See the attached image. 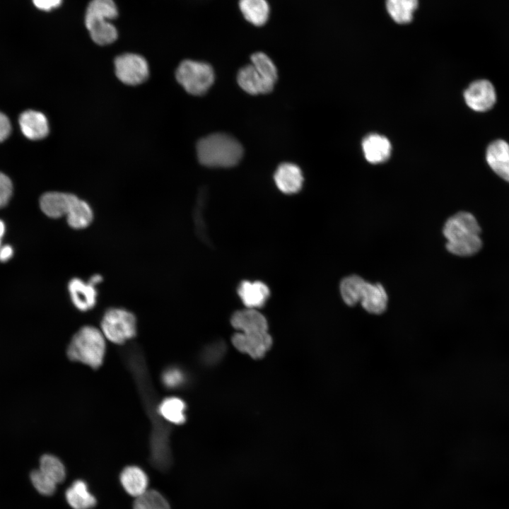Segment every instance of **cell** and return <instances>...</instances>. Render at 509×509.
Masks as SVG:
<instances>
[{
    "mask_svg": "<svg viewBox=\"0 0 509 509\" xmlns=\"http://www.w3.org/2000/svg\"><path fill=\"white\" fill-rule=\"evenodd\" d=\"M274 180L278 189L287 194L298 192L304 180L301 169L291 163H281L274 172Z\"/></svg>",
    "mask_w": 509,
    "mask_h": 509,
    "instance_id": "obj_9",
    "label": "cell"
},
{
    "mask_svg": "<svg viewBox=\"0 0 509 509\" xmlns=\"http://www.w3.org/2000/svg\"><path fill=\"white\" fill-rule=\"evenodd\" d=\"M13 251L11 246L6 245L0 248V261L6 262L10 259L13 255Z\"/></svg>",
    "mask_w": 509,
    "mask_h": 509,
    "instance_id": "obj_36",
    "label": "cell"
},
{
    "mask_svg": "<svg viewBox=\"0 0 509 509\" xmlns=\"http://www.w3.org/2000/svg\"><path fill=\"white\" fill-rule=\"evenodd\" d=\"M93 216L90 205L78 197L66 215V219L71 228L82 229L90 225Z\"/></svg>",
    "mask_w": 509,
    "mask_h": 509,
    "instance_id": "obj_24",
    "label": "cell"
},
{
    "mask_svg": "<svg viewBox=\"0 0 509 509\" xmlns=\"http://www.w3.org/2000/svg\"><path fill=\"white\" fill-rule=\"evenodd\" d=\"M5 233V224L4 223L0 220V238L4 235Z\"/></svg>",
    "mask_w": 509,
    "mask_h": 509,
    "instance_id": "obj_38",
    "label": "cell"
},
{
    "mask_svg": "<svg viewBox=\"0 0 509 509\" xmlns=\"http://www.w3.org/2000/svg\"><path fill=\"white\" fill-rule=\"evenodd\" d=\"M175 76L184 89L194 95L205 94L215 79L213 69L209 63L193 59L182 61L176 69Z\"/></svg>",
    "mask_w": 509,
    "mask_h": 509,
    "instance_id": "obj_4",
    "label": "cell"
},
{
    "mask_svg": "<svg viewBox=\"0 0 509 509\" xmlns=\"http://www.w3.org/2000/svg\"><path fill=\"white\" fill-rule=\"evenodd\" d=\"M19 125L23 135L31 140L46 137L49 133V123L45 115L38 111L29 110L21 113Z\"/></svg>",
    "mask_w": 509,
    "mask_h": 509,
    "instance_id": "obj_14",
    "label": "cell"
},
{
    "mask_svg": "<svg viewBox=\"0 0 509 509\" xmlns=\"http://www.w3.org/2000/svg\"><path fill=\"white\" fill-rule=\"evenodd\" d=\"M133 509H170V506L160 492L150 489L135 498Z\"/></svg>",
    "mask_w": 509,
    "mask_h": 509,
    "instance_id": "obj_30",
    "label": "cell"
},
{
    "mask_svg": "<svg viewBox=\"0 0 509 509\" xmlns=\"http://www.w3.org/2000/svg\"><path fill=\"white\" fill-rule=\"evenodd\" d=\"M186 405L178 397H171L165 399L159 406V413L167 421L176 424H181L185 421Z\"/></svg>",
    "mask_w": 509,
    "mask_h": 509,
    "instance_id": "obj_27",
    "label": "cell"
},
{
    "mask_svg": "<svg viewBox=\"0 0 509 509\" xmlns=\"http://www.w3.org/2000/svg\"><path fill=\"white\" fill-rule=\"evenodd\" d=\"M105 338L98 329L85 326L74 335L68 346L67 355L72 361L98 368L105 356Z\"/></svg>",
    "mask_w": 509,
    "mask_h": 509,
    "instance_id": "obj_3",
    "label": "cell"
},
{
    "mask_svg": "<svg viewBox=\"0 0 509 509\" xmlns=\"http://www.w3.org/2000/svg\"><path fill=\"white\" fill-rule=\"evenodd\" d=\"M39 469L57 484L65 479L66 469L63 463L52 455L46 454L41 457Z\"/></svg>",
    "mask_w": 509,
    "mask_h": 509,
    "instance_id": "obj_29",
    "label": "cell"
},
{
    "mask_svg": "<svg viewBox=\"0 0 509 509\" xmlns=\"http://www.w3.org/2000/svg\"><path fill=\"white\" fill-rule=\"evenodd\" d=\"M1 238H0V248H1Z\"/></svg>",
    "mask_w": 509,
    "mask_h": 509,
    "instance_id": "obj_39",
    "label": "cell"
},
{
    "mask_svg": "<svg viewBox=\"0 0 509 509\" xmlns=\"http://www.w3.org/2000/svg\"><path fill=\"white\" fill-rule=\"evenodd\" d=\"M101 330L104 337L111 342L122 344L135 336L136 318L124 309H110L103 315Z\"/></svg>",
    "mask_w": 509,
    "mask_h": 509,
    "instance_id": "obj_5",
    "label": "cell"
},
{
    "mask_svg": "<svg viewBox=\"0 0 509 509\" xmlns=\"http://www.w3.org/2000/svg\"><path fill=\"white\" fill-rule=\"evenodd\" d=\"M387 9L398 23H407L412 20V13L417 8L418 0H386Z\"/></svg>",
    "mask_w": 509,
    "mask_h": 509,
    "instance_id": "obj_26",
    "label": "cell"
},
{
    "mask_svg": "<svg viewBox=\"0 0 509 509\" xmlns=\"http://www.w3.org/2000/svg\"><path fill=\"white\" fill-rule=\"evenodd\" d=\"M237 81L240 88L250 95L269 93L272 91L274 86L266 82L252 64L239 69Z\"/></svg>",
    "mask_w": 509,
    "mask_h": 509,
    "instance_id": "obj_19",
    "label": "cell"
},
{
    "mask_svg": "<svg viewBox=\"0 0 509 509\" xmlns=\"http://www.w3.org/2000/svg\"><path fill=\"white\" fill-rule=\"evenodd\" d=\"M238 294L247 308L262 307L270 296L269 287L259 281H243L238 287Z\"/></svg>",
    "mask_w": 509,
    "mask_h": 509,
    "instance_id": "obj_16",
    "label": "cell"
},
{
    "mask_svg": "<svg viewBox=\"0 0 509 509\" xmlns=\"http://www.w3.org/2000/svg\"><path fill=\"white\" fill-rule=\"evenodd\" d=\"M11 122L6 115L0 112V142L4 141L10 135Z\"/></svg>",
    "mask_w": 509,
    "mask_h": 509,
    "instance_id": "obj_35",
    "label": "cell"
},
{
    "mask_svg": "<svg viewBox=\"0 0 509 509\" xmlns=\"http://www.w3.org/2000/svg\"><path fill=\"white\" fill-rule=\"evenodd\" d=\"M65 498L73 509H91L97 504L95 497L89 491L86 482L74 481L66 490Z\"/></svg>",
    "mask_w": 509,
    "mask_h": 509,
    "instance_id": "obj_22",
    "label": "cell"
},
{
    "mask_svg": "<svg viewBox=\"0 0 509 509\" xmlns=\"http://www.w3.org/2000/svg\"><path fill=\"white\" fill-rule=\"evenodd\" d=\"M365 280L357 275L345 277L340 283V292L344 303L353 306L360 302V295Z\"/></svg>",
    "mask_w": 509,
    "mask_h": 509,
    "instance_id": "obj_28",
    "label": "cell"
},
{
    "mask_svg": "<svg viewBox=\"0 0 509 509\" xmlns=\"http://www.w3.org/2000/svg\"><path fill=\"white\" fill-rule=\"evenodd\" d=\"M495 89L487 80H478L472 83L464 93L467 105L477 112L491 109L496 102Z\"/></svg>",
    "mask_w": 509,
    "mask_h": 509,
    "instance_id": "obj_8",
    "label": "cell"
},
{
    "mask_svg": "<svg viewBox=\"0 0 509 509\" xmlns=\"http://www.w3.org/2000/svg\"><path fill=\"white\" fill-rule=\"evenodd\" d=\"M232 326L240 332H268L266 317L256 309L246 308L235 312L230 320Z\"/></svg>",
    "mask_w": 509,
    "mask_h": 509,
    "instance_id": "obj_12",
    "label": "cell"
},
{
    "mask_svg": "<svg viewBox=\"0 0 509 509\" xmlns=\"http://www.w3.org/2000/svg\"><path fill=\"white\" fill-rule=\"evenodd\" d=\"M238 6L243 19L253 27L265 25L271 17V8L268 0H238Z\"/></svg>",
    "mask_w": 509,
    "mask_h": 509,
    "instance_id": "obj_11",
    "label": "cell"
},
{
    "mask_svg": "<svg viewBox=\"0 0 509 509\" xmlns=\"http://www.w3.org/2000/svg\"><path fill=\"white\" fill-rule=\"evenodd\" d=\"M77 198L69 193L49 192L40 197V206L45 215L52 218H58L66 216Z\"/></svg>",
    "mask_w": 509,
    "mask_h": 509,
    "instance_id": "obj_10",
    "label": "cell"
},
{
    "mask_svg": "<svg viewBox=\"0 0 509 509\" xmlns=\"http://www.w3.org/2000/svg\"><path fill=\"white\" fill-rule=\"evenodd\" d=\"M68 290L71 300L78 310L87 311L95 306L97 291L95 286L89 281L84 282L78 278H74L69 283Z\"/></svg>",
    "mask_w": 509,
    "mask_h": 509,
    "instance_id": "obj_15",
    "label": "cell"
},
{
    "mask_svg": "<svg viewBox=\"0 0 509 509\" xmlns=\"http://www.w3.org/2000/svg\"><path fill=\"white\" fill-rule=\"evenodd\" d=\"M362 148L365 159L370 163L378 164L389 158L392 147L385 136L371 134L363 139Z\"/></svg>",
    "mask_w": 509,
    "mask_h": 509,
    "instance_id": "obj_20",
    "label": "cell"
},
{
    "mask_svg": "<svg viewBox=\"0 0 509 509\" xmlns=\"http://www.w3.org/2000/svg\"><path fill=\"white\" fill-rule=\"evenodd\" d=\"M481 229L474 216L468 212H459L447 220L443 235L447 250L458 256H470L481 247Z\"/></svg>",
    "mask_w": 509,
    "mask_h": 509,
    "instance_id": "obj_1",
    "label": "cell"
},
{
    "mask_svg": "<svg viewBox=\"0 0 509 509\" xmlns=\"http://www.w3.org/2000/svg\"><path fill=\"white\" fill-rule=\"evenodd\" d=\"M30 480L35 489L44 496H51L56 491L57 484L40 469L31 472Z\"/></svg>",
    "mask_w": 509,
    "mask_h": 509,
    "instance_id": "obj_31",
    "label": "cell"
},
{
    "mask_svg": "<svg viewBox=\"0 0 509 509\" xmlns=\"http://www.w3.org/2000/svg\"><path fill=\"white\" fill-rule=\"evenodd\" d=\"M250 61L262 78L266 82L274 86L278 78V73L271 59L263 52H256L250 56Z\"/></svg>",
    "mask_w": 509,
    "mask_h": 509,
    "instance_id": "obj_25",
    "label": "cell"
},
{
    "mask_svg": "<svg viewBox=\"0 0 509 509\" xmlns=\"http://www.w3.org/2000/svg\"><path fill=\"white\" fill-rule=\"evenodd\" d=\"M13 185L10 178L0 172V209L5 206L11 197Z\"/></svg>",
    "mask_w": 509,
    "mask_h": 509,
    "instance_id": "obj_33",
    "label": "cell"
},
{
    "mask_svg": "<svg viewBox=\"0 0 509 509\" xmlns=\"http://www.w3.org/2000/svg\"><path fill=\"white\" fill-rule=\"evenodd\" d=\"M387 295L380 283L365 281L360 295V302L368 312L375 315L382 313L387 305Z\"/></svg>",
    "mask_w": 509,
    "mask_h": 509,
    "instance_id": "obj_17",
    "label": "cell"
},
{
    "mask_svg": "<svg viewBox=\"0 0 509 509\" xmlns=\"http://www.w3.org/2000/svg\"><path fill=\"white\" fill-rule=\"evenodd\" d=\"M86 29L92 42L99 47L110 46L119 39L118 28L111 21L96 23Z\"/></svg>",
    "mask_w": 509,
    "mask_h": 509,
    "instance_id": "obj_23",
    "label": "cell"
},
{
    "mask_svg": "<svg viewBox=\"0 0 509 509\" xmlns=\"http://www.w3.org/2000/svg\"><path fill=\"white\" fill-rule=\"evenodd\" d=\"M33 5L38 10L51 12L59 9L64 4V0H32Z\"/></svg>",
    "mask_w": 509,
    "mask_h": 509,
    "instance_id": "obj_34",
    "label": "cell"
},
{
    "mask_svg": "<svg viewBox=\"0 0 509 509\" xmlns=\"http://www.w3.org/2000/svg\"><path fill=\"white\" fill-rule=\"evenodd\" d=\"M119 481L124 491L135 498L148 490V476L137 466L131 465L124 468L119 475Z\"/></svg>",
    "mask_w": 509,
    "mask_h": 509,
    "instance_id": "obj_21",
    "label": "cell"
},
{
    "mask_svg": "<svg viewBox=\"0 0 509 509\" xmlns=\"http://www.w3.org/2000/svg\"><path fill=\"white\" fill-rule=\"evenodd\" d=\"M234 346L253 358H261L270 349L272 339L268 332L245 333L238 332L232 337Z\"/></svg>",
    "mask_w": 509,
    "mask_h": 509,
    "instance_id": "obj_7",
    "label": "cell"
},
{
    "mask_svg": "<svg viewBox=\"0 0 509 509\" xmlns=\"http://www.w3.org/2000/svg\"><path fill=\"white\" fill-rule=\"evenodd\" d=\"M117 77L122 83L136 86L145 81L149 74V66L146 58L136 52H123L114 59Z\"/></svg>",
    "mask_w": 509,
    "mask_h": 509,
    "instance_id": "obj_6",
    "label": "cell"
},
{
    "mask_svg": "<svg viewBox=\"0 0 509 509\" xmlns=\"http://www.w3.org/2000/svg\"><path fill=\"white\" fill-rule=\"evenodd\" d=\"M486 160L498 175L509 182V144L506 141L492 142L486 150Z\"/></svg>",
    "mask_w": 509,
    "mask_h": 509,
    "instance_id": "obj_18",
    "label": "cell"
},
{
    "mask_svg": "<svg viewBox=\"0 0 509 509\" xmlns=\"http://www.w3.org/2000/svg\"><path fill=\"white\" fill-rule=\"evenodd\" d=\"M199 162L211 168H230L242 159L243 148L233 136L213 133L201 139L197 145Z\"/></svg>",
    "mask_w": 509,
    "mask_h": 509,
    "instance_id": "obj_2",
    "label": "cell"
},
{
    "mask_svg": "<svg viewBox=\"0 0 509 509\" xmlns=\"http://www.w3.org/2000/svg\"><path fill=\"white\" fill-rule=\"evenodd\" d=\"M163 384L169 388L180 386L185 381L183 373L178 368H172L166 370L162 377Z\"/></svg>",
    "mask_w": 509,
    "mask_h": 509,
    "instance_id": "obj_32",
    "label": "cell"
},
{
    "mask_svg": "<svg viewBox=\"0 0 509 509\" xmlns=\"http://www.w3.org/2000/svg\"><path fill=\"white\" fill-rule=\"evenodd\" d=\"M101 281H102V276L98 274H95V275L91 276V278L89 279L88 281L91 284H93V286H95L97 284H98L100 282H101Z\"/></svg>",
    "mask_w": 509,
    "mask_h": 509,
    "instance_id": "obj_37",
    "label": "cell"
},
{
    "mask_svg": "<svg viewBox=\"0 0 509 509\" xmlns=\"http://www.w3.org/2000/svg\"><path fill=\"white\" fill-rule=\"evenodd\" d=\"M119 16V8L115 0H90L85 10L84 25L87 28L105 21L115 22Z\"/></svg>",
    "mask_w": 509,
    "mask_h": 509,
    "instance_id": "obj_13",
    "label": "cell"
}]
</instances>
